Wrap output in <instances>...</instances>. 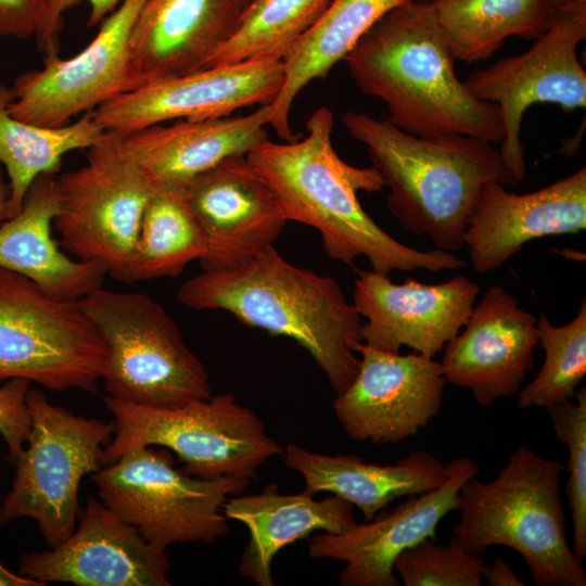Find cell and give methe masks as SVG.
Returning <instances> with one entry per match:
<instances>
[{"instance_id": "cell-1", "label": "cell", "mask_w": 586, "mask_h": 586, "mask_svg": "<svg viewBox=\"0 0 586 586\" xmlns=\"http://www.w3.org/2000/svg\"><path fill=\"white\" fill-rule=\"evenodd\" d=\"M332 111L318 107L307 119V133L291 142L269 139L245 157L276 195L284 217L317 229L326 253L353 265L365 256L371 270H457L466 260L438 249L410 247L378 226L364 211L357 191L377 192L384 186L372 166L357 168L334 151Z\"/></svg>"}, {"instance_id": "cell-26", "label": "cell", "mask_w": 586, "mask_h": 586, "mask_svg": "<svg viewBox=\"0 0 586 586\" xmlns=\"http://www.w3.org/2000/svg\"><path fill=\"white\" fill-rule=\"evenodd\" d=\"M224 513L247 527L250 537L238 570L258 586L275 585L272 559L282 548L316 531L342 534L358 523L354 506L343 498L316 500L306 491L282 495L276 484L266 485L260 494L228 498Z\"/></svg>"}, {"instance_id": "cell-39", "label": "cell", "mask_w": 586, "mask_h": 586, "mask_svg": "<svg viewBox=\"0 0 586 586\" xmlns=\"http://www.w3.org/2000/svg\"><path fill=\"white\" fill-rule=\"evenodd\" d=\"M0 586H42L40 583L29 579L20 573H13L0 561Z\"/></svg>"}, {"instance_id": "cell-23", "label": "cell", "mask_w": 586, "mask_h": 586, "mask_svg": "<svg viewBox=\"0 0 586 586\" xmlns=\"http://www.w3.org/2000/svg\"><path fill=\"white\" fill-rule=\"evenodd\" d=\"M271 114L269 103L247 115L179 119L115 133L123 153L155 184L184 186L226 158L245 156L268 140Z\"/></svg>"}, {"instance_id": "cell-9", "label": "cell", "mask_w": 586, "mask_h": 586, "mask_svg": "<svg viewBox=\"0 0 586 586\" xmlns=\"http://www.w3.org/2000/svg\"><path fill=\"white\" fill-rule=\"evenodd\" d=\"M106 355L78 301L55 300L0 268V384L22 379L53 392L94 393Z\"/></svg>"}, {"instance_id": "cell-16", "label": "cell", "mask_w": 586, "mask_h": 586, "mask_svg": "<svg viewBox=\"0 0 586 586\" xmlns=\"http://www.w3.org/2000/svg\"><path fill=\"white\" fill-rule=\"evenodd\" d=\"M170 568L166 550L152 547L99 498H89L69 537L22 555L18 573L42 586H169Z\"/></svg>"}, {"instance_id": "cell-30", "label": "cell", "mask_w": 586, "mask_h": 586, "mask_svg": "<svg viewBox=\"0 0 586 586\" xmlns=\"http://www.w3.org/2000/svg\"><path fill=\"white\" fill-rule=\"evenodd\" d=\"M206 251L183 186L156 184L140 222L132 281L177 277Z\"/></svg>"}, {"instance_id": "cell-33", "label": "cell", "mask_w": 586, "mask_h": 586, "mask_svg": "<svg viewBox=\"0 0 586 586\" xmlns=\"http://www.w3.org/2000/svg\"><path fill=\"white\" fill-rule=\"evenodd\" d=\"M426 537L404 550L394 562L405 586H480L484 559L451 536L447 545Z\"/></svg>"}, {"instance_id": "cell-15", "label": "cell", "mask_w": 586, "mask_h": 586, "mask_svg": "<svg viewBox=\"0 0 586 586\" xmlns=\"http://www.w3.org/2000/svg\"><path fill=\"white\" fill-rule=\"evenodd\" d=\"M284 79L283 61L250 59L209 66L122 93L93 110L107 131L130 132L171 119H206L271 103Z\"/></svg>"}, {"instance_id": "cell-19", "label": "cell", "mask_w": 586, "mask_h": 586, "mask_svg": "<svg viewBox=\"0 0 586 586\" xmlns=\"http://www.w3.org/2000/svg\"><path fill=\"white\" fill-rule=\"evenodd\" d=\"M536 321L504 286H489L443 348L445 381L468 387L481 407L515 394L534 368Z\"/></svg>"}, {"instance_id": "cell-5", "label": "cell", "mask_w": 586, "mask_h": 586, "mask_svg": "<svg viewBox=\"0 0 586 586\" xmlns=\"http://www.w3.org/2000/svg\"><path fill=\"white\" fill-rule=\"evenodd\" d=\"M562 471L560 461L520 444L495 479L462 485L453 536L476 556L493 546L514 549L537 586H585L583 560L566 537Z\"/></svg>"}, {"instance_id": "cell-31", "label": "cell", "mask_w": 586, "mask_h": 586, "mask_svg": "<svg viewBox=\"0 0 586 586\" xmlns=\"http://www.w3.org/2000/svg\"><path fill=\"white\" fill-rule=\"evenodd\" d=\"M332 0H249L231 37L208 66L250 59L283 60Z\"/></svg>"}, {"instance_id": "cell-29", "label": "cell", "mask_w": 586, "mask_h": 586, "mask_svg": "<svg viewBox=\"0 0 586 586\" xmlns=\"http://www.w3.org/2000/svg\"><path fill=\"white\" fill-rule=\"evenodd\" d=\"M11 99L10 88L0 82V164L9 178L13 216L39 176L58 170L68 152L99 143L106 130L95 119L93 110L69 125L37 126L9 112Z\"/></svg>"}, {"instance_id": "cell-14", "label": "cell", "mask_w": 586, "mask_h": 586, "mask_svg": "<svg viewBox=\"0 0 586 586\" xmlns=\"http://www.w3.org/2000/svg\"><path fill=\"white\" fill-rule=\"evenodd\" d=\"M360 356L351 384L333 400L345 434L357 442L396 444L417 435L442 408L446 384L434 357L355 345Z\"/></svg>"}, {"instance_id": "cell-41", "label": "cell", "mask_w": 586, "mask_h": 586, "mask_svg": "<svg viewBox=\"0 0 586 586\" xmlns=\"http://www.w3.org/2000/svg\"><path fill=\"white\" fill-rule=\"evenodd\" d=\"M557 11L586 10V0H547Z\"/></svg>"}, {"instance_id": "cell-34", "label": "cell", "mask_w": 586, "mask_h": 586, "mask_svg": "<svg viewBox=\"0 0 586 586\" xmlns=\"http://www.w3.org/2000/svg\"><path fill=\"white\" fill-rule=\"evenodd\" d=\"M571 399L546 408L556 437L569 449L565 494L573 526V551L586 557V387Z\"/></svg>"}, {"instance_id": "cell-12", "label": "cell", "mask_w": 586, "mask_h": 586, "mask_svg": "<svg viewBox=\"0 0 586 586\" xmlns=\"http://www.w3.org/2000/svg\"><path fill=\"white\" fill-rule=\"evenodd\" d=\"M586 38V10L557 12L546 33L526 52L468 73L463 84L481 101L496 104L504 139L499 153L514 180L526 169L521 128L526 110L536 103L564 112L586 107V71L577 47Z\"/></svg>"}, {"instance_id": "cell-24", "label": "cell", "mask_w": 586, "mask_h": 586, "mask_svg": "<svg viewBox=\"0 0 586 586\" xmlns=\"http://www.w3.org/2000/svg\"><path fill=\"white\" fill-rule=\"evenodd\" d=\"M56 212V180L52 174L41 175L21 209L0 225V268L29 279L55 300L79 301L102 286L107 270L59 247L51 234Z\"/></svg>"}, {"instance_id": "cell-13", "label": "cell", "mask_w": 586, "mask_h": 586, "mask_svg": "<svg viewBox=\"0 0 586 586\" xmlns=\"http://www.w3.org/2000/svg\"><path fill=\"white\" fill-rule=\"evenodd\" d=\"M143 2L124 0L78 54L44 56L41 69L21 74L10 88L9 112L37 126L59 127L135 90L129 37Z\"/></svg>"}, {"instance_id": "cell-8", "label": "cell", "mask_w": 586, "mask_h": 586, "mask_svg": "<svg viewBox=\"0 0 586 586\" xmlns=\"http://www.w3.org/2000/svg\"><path fill=\"white\" fill-rule=\"evenodd\" d=\"M26 404L30 430L0 505V524L31 519L49 547H55L76 527L80 483L103 467L114 422L75 415L38 388L29 387Z\"/></svg>"}, {"instance_id": "cell-7", "label": "cell", "mask_w": 586, "mask_h": 586, "mask_svg": "<svg viewBox=\"0 0 586 586\" xmlns=\"http://www.w3.org/2000/svg\"><path fill=\"white\" fill-rule=\"evenodd\" d=\"M114 433L102 455L103 466L140 446L175 453L191 476L234 481L241 493L258 479V469L283 448L264 422L231 393L211 395L179 408L158 409L105 397Z\"/></svg>"}, {"instance_id": "cell-22", "label": "cell", "mask_w": 586, "mask_h": 586, "mask_svg": "<svg viewBox=\"0 0 586 586\" xmlns=\"http://www.w3.org/2000/svg\"><path fill=\"white\" fill-rule=\"evenodd\" d=\"M249 0H144L129 52L136 88L204 69Z\"/></svg>"}, {"instance_id": "cell-2", "label": "cell", "mask_w": 586, "mask_h": 586, "mask_svg": "<svg viewBox=\"0 0 586 586\" xmlns=\"http://www.w3.org/2000/svg\"><path fill=\"white\" fill-rule=\"evenodd\" d=\"M455 61L430 0L387 12L343 59L358 89L383 101L385 118L403 131L424 138L457 133L500 144L498 106L469 91Z\"/></svg>"}, {"instance_id": "cell-18", "label": "cell", "mask_w": 586, "mask_h": 586, "mask_svg": "<svg viewBox=\"0 0 586 586\" xmlns=\"http://www.w3.org/2000/svg\"><path fill=\"white\" fill-rule=\"evenodd\" d=\"M479 472L473 459L456 458L451 474L437 488L410 496L391 512L357 523L345 533L311 536L308 555L345 562L337 577L342 586H398L396 558L426 537L436 539L440 521L458 509L462 485Z\"/></svg>"}, {"instance_id": "cell-35", "label": "cell", "mask_w": 586, "mask_h": 586, "mask_svg": "<svg viewBox=\"0 0 586 586\" xmlns=\"http://www.w3.org/2000/svg\"><path fill=\"white\" fill-rule=\"evenodd\" d=\"M29 387L30 382L22 379L9 380L0 385V435L8 447V461L11 464L24 448L30 430L26 404Z\"/></svg>"}, {"instance_id": "cell-3", "label": "cell", "mask_w": 586, "mask_h": 586, "mask_svg": "<svg viewBox=\"0 0 586 586\" xmlns=\"http://www.w3.org/2000/svg\"><path fill=\"white\" fill-rule=\"evenodd\" d=\"M177 298L192 309H222L245 326L296 341L336 394L357 373L362 317L333 277L292 265L273 245L240 264L203 270L180 285Z\"/></svg>"}, {"instance_id": "cell-25", "label": "cell", "mask_w": 586, "mask_h": 586, "mask_svg": "<svg viewBox=\"0 0 586 586\" xmlns=\"http://www.w3.org/2000/svg\"><path fill=\"white\" fill-rule=\"evenodd\" d=\"M285 466L298 472L305 489L315 495L328 492L356 506L364 521L374 519L388 504L404 496L437 488L453 472V460L444 464L425 450H415L393 464L369 463L355 455H324L289 444Z\"/></svg>"}, {"instance_id": "cell-28", "label": "cell", "mask_w": 586, "mask_h": 586, "mask_svg": "<svg viewBox=\"0 0 586 586\" xmlns=\"http://www.w3.org/2000/svg\"><path fill=\"white\" fill-rule=\"evenodd\" d=\"M436 22L457 61L488 60L512 36L535 40L557 11L547 0H430Z\"/></svg>"}, {"instance_id": "cell-10", "label": "cell", "mask_w": 586, "mask_h": 586, "mask_svg": "<svg viewBox=\"0 0 586 586\" xmlns=\"http://www.w3.org/2000/svg\"><path fill=\"white\" fill-rule=\"evenodd\" d=\"M98 498L154 548L213 544L229 532L224 505L239 495L229 479H200L174 466L168 449L140 446L91 474Z\"/></svg>"}, {"instance_id": "cell-32", "label": "cell", "mask_w": 586, "mask_h": 586, "mask_svg": "<svg viewBox=\"0 0 586 586\" xmlns=\"http://www.w3.org/2000/svg\"><path fill=\"white\" fill-rule=\"evenodd\" d=\"M545 359L537 375L519 393L521 409L548 408L574 397L586 374V302L565 326H553L545 314L536 321Z\"/></svg>"}, {"instance_id": "cell-21", "label": "cell", "mask_w": 586, "mask_h": 586, "mask_svg": "<svg viewBox=\"0 0 586 586\" xmlns=\"http://www.w3.org/2000/svg\"><path fill=\"white\" fill-rule=\"evenodd\" d=\"M586 228V168L531 193L517 194L499 181L481 190L463 234L473 269L499 268L530 241L578 233Z\"/></svg>"}, {"instance_id": "cell-36", "label": "cell", "mask_w": 586, "mask_h": 586, "mask_svg": "<svg viewBox=\"0 0 586 586\" xmlns=\"http://www.w3.org/2000/svg\"><path fill=\"white\" fill-rule=\"evenodd\" d=\"M81 0H46L40 27L35 36L38 49L44 56L59 54V35L63 13ZM90 5L88 27L102 23L124 0H86Z\"/></svg>"}, {"instance_id": "cell-27", "label": "cell", "mask_w": 586, "mask_h": 586, "mask_svg": "<svg viewBox=\"0 0 586 586\" xmlns=\"http://www.w3.org/2000/svg\"><path fill=\"white\" fill-rule=\"evenodd\" d=\"M409 1L423 0H332L316 23L284 56L282 87L270 103V125L285 142L300 138L290 126V113L297 94L309 82L323 78L346 56L362 35L383 15Z\"/></svg>"}, {"instance_id": "cell-20", "label": "cell", "mask_w": 586, "mask_h": 586, "mask_svg": "<svg viewBox=\"0 0 586 586\" xmlns=\"http://www.w3.org/2000/svg\"><path fill=\"white\" fill-rule=\"evenodd\" d=\"M183 187L206 242L203 270L250 259L273 245L288 222L272 190L245 156L226 158Z\"/></svg>"}, {"instance_id": "cell-37", "label": "cell", "mask_w": 586, "mask_h": 586, "mask_svg": "<svg viewBox=\"0 0 586 586\" xmlns=\"http://www.w3.org/2000/svg\"><path fill=\"white\" fill-rule=\"evenodd\" d=\"M46 0H0V35L27 39L36 36Z\"/></svg>"}, {"instance_id": "cell-4", "label": "cell", "mask_w": 586, "mask_h": 586, "mask_svg": "<svg viewBox=\"0 0 586 586\" xmlns=\"http://www.w3.org/2000/svg\"><path fill=\"white\" fill-rule=\"evenodd\" d=\"M341 119L390 188V213L405 231L428 237L438 250L464 246L468 220L487 182L518 183L486 141L457 133L417 137L362 112H345Z\"/></svg>"}, {"instance_id": "cell-40", "label": "cell", "mask_w": 586, "mask_h": 586, "mask_svg": "<svg viewBox=\"0 0 586 586\" xmlns=\"http://www.w3.org/2000/svg\"><path fill=\"white\" fill-rule=\"evenodd\" d=\"M10 187L3 180V174L0 164V225L12 217L10 207Z\"/></svg>"}, {"instance_id": "cell-6", "label": "cell", "mask_w": 586, "mask_h": 586, "mask_svg": "<svg viewBox=\"0 0 586 586\" xmlns=\"http://www.w3.org/2000/svg\"><path fill=\"white\" fill-rule=\"evenodd\" d=\"M78 302L107 347L101 380L110 397L173 409L212 395L205 366L150 295L100 286Z\"/></svg>"}, {"instance_id": "cell-42", "label": "cell", "mask_w": 586, "mask_h": 586, "mask_svg": "<svg viewBox=\"0 0 586 586\" xmlns=\"http://www.w3.org/2000/svg\"><path fill=\"white\" fill-rule=\"evenodd\" d=\"M0 473H1V464H0Z\"/></svg>"}, {"instance_id": "cell-38", "label": "cell", "mask_w": 586, "mask_h": 586, "mask_svg": "<svg viewBox=\"0 0 586 586\" xmlns=\"http://www.w3.org/2000/svg\"><path fill=\"white\" fill-rule=\"evenodd\" d=\"M482 578L485 579L487 586L524 585L510 565L499 557H496L491 564H485Z\"/></svg>"}, {"instance_id": "cell-11", "label": "cell", "mask_w": 586, "mask_h": 586, "mask_svg": "<svg viewBox=\"0 0 586 586\" xmlns=\"http://www.w3.org/2000/svg\"><path fill=\"white\" fill-rule=\"evenodd\" d=\"M55 180L53 224L62 249L77 259L103 265L117 280L132 282L140 222L156 184L107 130L89 149L86 165Z\"/></svg>"}, {"instance_id": "cell-17", "label": "cell", "mask_w": 586, "mask_h": 586, "mask_svg": "<svg viewBox=\"0 0 586 586\" xmlns=\"http://www.w3.org/2000/svg\"><path fill=\"white\" fill-rule=\"evenodd\" d=\"M353 305L365 318L364 343L390 353L403 346L434 357L466 324L480 286L464 276L437 284L358 270Z\"/></svg>"}]
</instances>
